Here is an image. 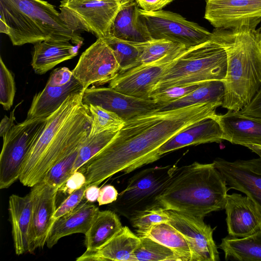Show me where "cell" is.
<instances>
[{"instance_id":"obj_1","label":"cell","mask_w":261,"mask_h":261,"mask_svg":"<svg viewBox=\"0 0 261 261\" xmlns=\"http://www.w3.org/2000/svg\"><path fill=\"white\" fill-rule=\"evenodd\" d=\"M220 103H202L168 111L155 110L125 121L113 140L79 170L86 185H98L120 171L147 165L156 150L188 126L216 114Z\"/></svg>"},{"instance_id":"obj_2","label":"cell","mask_w":261,"mask_h":261,"mask_svg":"<svg viewBox=\"0 0 261 261\" xmlns=\"http://www.w3.org/2000/svg\"><path fill=\"white\" fill-rule=\"evenodd\" d=\"M211 33L210 39L220 44L227 54L225 94L222 107L240 111L261 87V43L256 29L215 28Z\"/></svg>"},{"instance_id":"obj_3","label":"cell","mask_w":261,"mask_h":261,"mask_svg":"<svg viewBox=\"0 0 261 261\" xmlns=\"http://www.w3.org/2000/svg\"><path fill=\"white\" fill-rule=\"evenodd\" d=\"M228 188L214 163L178 167L158 198L160 207L204 218L225 208Z\"/></svg>"},{"instance_id":"obj_4","label":"cell","mask_w":261,"mask_h":261,"mask_svg":"<svg viewBox=\"0 0 261 261\" xmlns=\"http://www.w3.org/2000/svg\"><path fill=\"white\" fill-rule=\"evenodd\" d=\"M0 18L9 28L14 45L46 40L71 41L81 45L78 27L55 7L42 0H0Z\"/></svg>"},{"instance_id":"obj_5","label":"cell","mask_w":261,"mask_h":261,"mask_svg":"<svg viewBox=\"0 0 261 261\" xmlns=\"http://www.w3.org/2000/svg\"><path fill=\"white\" fill-rule=\"evenodd\" d=\"M227 65L225 49L210 39L186 49L175 59L156 84L152 93L177 85L224 81Z\"/></svg>"},{"instance_id":"obj_6","label":"cell","mask_w":261,"mask_h":261,"mask_svg":"<svg viewBox=\"0 0 261 261\" xmlns=\"http://www.w3.org/2000/svg\"><path fill=\"white\" fill-rule=\"evenodd\" d=\"M177 168L175 165L156 166L136 173L110 206L129 221L146 211L160 207L158 198Z\"/></svg>"},{"instance_id":"obj_7","label":"cell","mask_w":261,"mask_h":261,"mask_svg":"<svg viewBox=\"0 0 261 261\" xmlns=\"http://www.w3.org/2000/svg\"><path fill=\"white\" fill-rule=\"evenodd\" d=\"M47 118L25 119L14 125L2 137L0 155V188H9L19 179L24 160L45 127Z\"/></svg>"},{"instance_id":"obj_8","label":"cell","mask_w":261,"mask_h":261,"mask_svg":"<svg viewBox=\"0 0 261 261\" xmlns=\"http://www.w3.org/2000/svg\"><path fill=\"white\" fill-rule=\"evenodd\" d=\"M139 13L153 39H165L185 46H195L210 39L212 33L180 14L166 10Z\"/></svg>"},{"instance_id":"obj_9","label":"cell","mask_w":261,"mask_h":261,"mask_svg":"<svg viewBox=\"0 0 261 261\" xmlns=\"http://www.w3.org/2000/svg\"><path fill=\"white\" fill-rule=\"evenodd\" d=\"M120 70L112 50L102 39L98 38L82 54L72 72L85 90L91 85L110 83Z\"/></svg>"},{"instance_id":"obj_10","label":"cell","mask_w":261,"mask_h":261,"mask_svg":"<svg viewBox=\"0 0 261 261\" xmlns=\"http://www.w3.org/2000/svg\"><path fill=\"white\" fill-rule=\"evenodd\" d=\"M82 84L66 67L50 73L44 88L34 96L26 119L47 118L70 95L84 91Z\"/></svg>"},{"instance_id":"obj_11","label":"cell","mask_w":261,"mask_h":261,"mask_svg":"<svg viewBox=\"0 0 261 261\" xmlns=\"http://www.w3.org/2000/svg\"><path fill=\"white\" fill-rule=\"evenodd\" d=\"M204 17L216 29H256L261 21V0H206Z\"/></svg>"},{"instance_id":"obj_12","label":"cell","mask_w":261,"mask_h":261,"mask_svg":"<svg viewBox=\"0 0 261 261\" xmlns=\"http://www.w3.org/2000/svg\"><path fill=\"white\" fill-rule=\"evenodd\" d=\"M128 1L79 2L61 4L60 7L62 13L76 26L95 34L97 38H103L109 35L121 5Z\"/></svg>"},{"instance_id":"obj_13","label":"cell","mask_w":261,"mask_h":261,"mask_svg":"<svg viewBox=\"0 0 261 261\" xmlns=\"http://www.w3.org/2000/svg\"><path fill=\"white\" fill-rule=\"evenodd\" d=\"M169 223L187 240L191 252V261H219V252L213 239L214 228L201 218L167 210Z\"/></svg>"},{"instance_id":"obj_14","label":"cell","mask_w":261,"mask_h":261,"mask_svg":"<svg viewBox=\"0 0 261 261\" xmlns=\"http://www.w3.org/2000/svg\"><path fill=\"white\" fill-rule=\"evenodd\" d=\"M31 188L29 253L32 254L37 248H42L46 244L54 222L53 217L57 209L56 199L59 189L43 181Z\"/></svg>"},{"instance_id":"obj_15","label":"cell","mask_w":261,"mask_h":261,"mask_svg":"<svg viewBox=\"0 0 261 261\" xmlns=\"http://www.w3.org/2000/svg\"><path fill=\"white\" fill-rule=\"evenodd\" d=\"M84 104L99 106L117 114L126 121L136 116L158 110L161 103L153 99H144L132 96L110 87L88 88L85 90Z\"/></svg>"},{"instance_id":"obj_16","label":"cell","mask_w":261,"mask_h":261,"mask_svg":"<svg viewBox=\"0 0 261 261\" xmlns=\"http://www.w3.org/2000/svg\"><path fill=\"white\" fill-rule=\"evenodd\" d=\"M84 92L68 96L61 106L48 117L45 127L32 145L22 164L19 180L23 185L41 160L57 133L82 101Z\"/></svg>"},{"instance_id":"obj_17","label":"cell","mask_w":261,"mask_h":261,"mask_svg":"<svg viewBox=\"0 0 261 261\" xmlns=\"http://www.w3.org/2000/svg\"><path fill=\"white\" fill-rule=\"evenodd\" d=\"M213 163L227 185L245 194L261 211V157L233 162L217 158Z\"/></svg>"},{"instance_id":"obj_18","label":"cell","mask_w":261,"mask_h":261,"mask_svg":"<svg viewBox=\"0 0 261 261\" xmlns=\"http://www.w3.org/2000/svg\"><path fill=\"white\" fill-rule=\"evenodd\" d=\"M173 60L140 65L120 72L110 82L109 87L132 96L150 99L156 84Z\"/></svg>"},{"instance_id":"obj_19","label":"cell","mask_w":261,"mask_h":261,"mask_svg":"<svg viewBox=\"0 0 261 261\" xmlns=\"http://www.w3.org/2000/svg\"><path fill=\"white\" fill-rule=\"evenodd\" d=\"M224 209L229 236L244 238L261 231V211L248 196L227 194Z\"/></svg>"},{"instance_id":"obj_20","label":"cell","mask_w":261,"mask_h":261,"mask_svg":"<svg viewBox=\"0 0 261 261\" xmlns=\"http://www.w3.org/2000/svg\"><path fill=\"white\" fill-rule=\"evenodd\" d=\"M216 115L202 119L180 130L156 150L147 164L158 160L167 153L186 146L220 143L224 140Z\"/></svg>"},{"instance_id":"obj_21","label":"cell","mask_w":261,"mask_h":261,"mask_svg":"<svg viewBox=\"0 0 261 261\" xmlns=\"http://www.w3.org/2000/svg\"><path fill=\"white\" fill-rule=\"evenodd\" d=\"M224 140L245 146L261 157V118L240 111L216 115Z\"/></svg>"},{"instance_id":"obj_22","label":"cell","mask_w":261,"mask_h":261,"mask_svg":"<svg viewBox=\"0 0 261 261\" xmlns=\"http://www.w3.org/2000/svg\"><path fill=\"white\" fill-rule=\"evenodd\" d=\"M140 238L127 226L121 230L99 248L86 250L76 261H134L135 251Z\"/></svg>"},{"instance_id":"obj_23","label":"cell","mask_w":261,"mask_h":261,"mask_svg":"<svg viewBox=\"0 0 261 261\" xmlns=\"http://www.w3.org/2000/svg\"><path fill=\"white\" fill-rule=\"evenodd\" d=\"M99 208L94 204L81 202L70 212L56 220L49 231L46 245L49 248L62 238L74 233H84L90 228Z\"/></svg>"},{"instance_id":"obj_24","label":"cell","mask_w":261,"mask_h":261,"mask_svg":"<svg viewBox=\"0 0 261 261\" xmlns=\"http://www.w3.org/2000/svg\"><path fill=\"white\" fill-rule=\"evenodd\" d=\"M108 36L133 42H145L152 39L135 0L121 5L110 27Z\"/></svg>"},{"instance_id":"obj_25","label":"cell","mask_w":261,"mask_h":261,"mask_svg":"<svg viewBox=\"0 0 261 261\" xmlns=\"http://www.w3.org/2000/svg\"><path fill=\"white\" fill-rule=\"evenodd\" d=\"M9 212L15 253L20 255L29 252L32 201L30 193L24 196L11 195Z\"/></svg>"},{"instance_id":"obj_26","label":"cell","mask_w":261,"mask_h":261,"mask_svg":"<svg viewBox=\"0 0 261 261\" xmlns=\"http://www.w3.org/2000/svg\"><path fill=\"white\" fill-rule=\"evenodd\" d=\"M80 46H74L65 40L38 42L34 45L31 65L37 74H44L59 64L76 56Z\"/></svg>"},{"instance_id":"obj_27","label":"cell","mask_w":261,"mask_h":261,"mask_svg":"<svg viewBox=\"0 0 261 261\" xmlns=\"http://www.w3.org/2000/svg\"><path fill=\"white\" fill-rule=\"evenodd\" d=\"M117 215L111 210L99 211L85 234L87 250H96L107 243L122 228Z\"/></svg>"},{"instance_id":"obj_28","label":"cell","mask_w":261,"mask_h":261,"mask_svg":"<svg viewBox=\"0 0 261 261\" xmlns=\"http://www.w3.org/2000/svg\"><path fill=\"white\" fill-rule=\"evenodd\" d=\"M225 94L224 81H205L185 96L164 104L158 111L175 110L195 104L207 102L220 103L222 105Z\"/></svg>"},{"instance_id":"obj_29","label":"cell","mask_w":261,"mask_h":261,"mask_svg":"<svg viewBox=\"0 0 261 261\" xmlns=\"http://www.w3.org/2000/svg\"><path fill=\"white\" fill-rule=\"evenodd\" d=\"M219 248L226 260L261 261V231L244 238L228 235L222 239Z\"/></svg>"},{"instance_id":"obj_30","label":"cell","mask_w":261,"mask_h":261,"mask_svg":"<svg viewBox=\"0 0 261 261\" xmlns=\"http://www.w3.org/2000/svg\"><path fill=\"white\" fill-rule=\"evenodd\" d=\"M137 232L139 237L149 238L170 248L183 261H191V252L187 240L169 223L154 225L146 230H137Z\"/></svg>"},{"instance_id":"obj_31","label":"cell","mask_w":261,"mask_h":261,"mask_svg":"<svg viewBox=\"0 0 261 261\" xmlns=\"http://www.w3.org/2000/svg\"><path fill=\"white\" fill-rule=\"evenodd\" d=\"M137 45L140 56L137 66L169 62L187 49L182 45L165 39H152L138 42Z\"/></svg>"},{"instance_id":"obj_32","label":"cell","mask_w":261,"mask_h":261,"mask_svg":"<svg viewBox=\"0 0 261 261\" xmlns=\"http://www.w3.org/2000/svg\"><path fill=\"white\" fill-rule=\"evenodd\" d=\"M134 261H183L173 250L147 237H140Z\"/></svg>"},{"instance_id":"obj_33","label":"cell","mask_w":261,"mask_h":261,"mask_svg":"<svg viewBox=\"0 0 261 261\" xmlns=\"http://www.w3.org/2000/svg\"><path fill=\"white\" fill-rule=\"evenodd\" d=\"M101 39L112 50L120 66V72L137 66L140 56L138 42L127 41L111 36Z\"/></svg>"},{"instance_id":"obj_34","label":"cell","mask_w":261,"mask_h":261,"mask_svg":"<svg viewBox=\"0 0 261 261\" xmlns=\"http://www.w3.org/2000/svg\"><path fill=\"white\" fill-rule=\"evenodd\" d=\"M83 142L71 149L54 165L46 173L42 181L59 190L73 173L74 164Z\"/></svg>"},{"instance_id":"obj_35","label":"cell","mask_w":261,"mask_h":261,"mask_svg":"<svg viewBox=\"0 0 261 261\" xmlns=\"http://www.w3.org/2000/svg\"><path fill=\"white\" fill-rule=\"evenodd\" d=\"M118 131L108 130L91 137L89 136L80 147L73 172L78 170L107 146L115 138Z\"/></svg>"},{"instance_id":"obj_36","label":"cell","mask_w":261,"mask_h":261,"mask_svg":"<svg viewBox=\"0 0 261 261\" xmlns=\"http://www.w3.org/2000/svg\"><path fill=\"white\" fill-rule=\"evenodd\" d=\"M92 120L89 136L108 130H119L125 121L116 113L99 106L89 105Z\"/></svg>"},{"instance_id":"obj_37","label":"cell","mask_w":261,"mask_h":261,"mask_svg":"<svg viewBox=\"0 0 261 261\" xmlns=\"http://www.w3.org/2000/svg\"><path fill=\"white\" fill-rule=\"evenodd\" d=\"M15 92L16 87L14 76L1 57L0 103L4 110H9L12 106Z\"/></svg>"},{"instance_id":"obj_38","label":"cell","mask_w":261,"mask_h":261,"mask_svg":"<svg viewBox=\"0 0 261 261\" xmlns=\"http://www.w3.org/2000/svg\"><path fill=\"white\" fill-rule=\"evenodd\" d=\"M169 221L167 211L161 207H156L144 212L129 222L132 226L137 229V230L142 231L154 225L169 223Z\"/></svg>"},{"instance_id":"obj_39","label":"cell","mask_w":261,"mask_h":261,"mask_svg":"<svg viewBox=\"0 0 261 261\" xmlns=\"http://www.w3.org/2000/svg\"><path fill=\"white\" fill-rule=\"evenodd\" d=\"M196 83L170 87L153 93L150 99L162 103L175 101L188 95L199 87L203 83Z\"/></svg>"},{"instance_id":"obj_40","label":"cell","mask_w":261,"mask_h":261,"mask_svg":"<svg viewBox=\"0 0 261 261\" xmlns=\"http://www.w3.org/2000/svg\"><path fill=\"white\" fill-rule=\"evenodd\" d=\"M88 187L85 184L81 188L68 195V197L57 207L53 217L54 221L73 210L82 202L84 198L85 190Z\"/></svg>"},{"instance_id":"obj_41","label":"cell","mask_w":261,"mask_h":261,"mask_svg":"<svg viewBox=\"0 0 261 261\" xmlns=\"http://www.w3.org/2000/svg\"><path fill=\"white\" fill-rule=\"evenodd\" d=\"M86 184V178L84 174L80 170L72 173L65 183L59 191L68 195L81 188Z\"/></svg>"},{"instance_id":"obj_42","label":"cell","mask_w":261,"mask_h":261,"mask_svg":"<svg viewBox=\"0 0 261 261\" xmlns=\"http://www.w3.org/2000/svg\"><path fill=\"white\" fill-rule=\"evenodd\" d=\"M118 194L117 190L113 186L107 185L100 189L97 201L99 205L111 204L116 200Z\"/></svg>"},{"instance_id":"obj_43","label":"cell","mask_w":261,"mask_h":261,"mask_svg":"<svg viewBox=\"0 0 261 261\" xmlns=\"http://www.w3.org/2000/svg\"><path fill=\"white\" fill-rule=\"evenodd\" d=\"M240 112L246 115L261 118V87L251 101Z\"/></svg>"},{"instance_id":"obj_44","label":"cell","mask_w":261,"mask_h":261,"mask_svg":"<svg viewBox=\"0 0 261 261\" xmlns=\"http://www.w3.org/2000/svg\"><path fill=\"white\" fill-rule=\"evenodd\" d=\"M174 0H135L139 8L147 12L162 10Z\"/></svg>"},{"instance_id":"obj_45","label":"cell","mask_w":261,"mask_h":261,"mask_svg":"<svg viewBox=\"0 0 261 261\" xmlns=\"http://www.w3.org/2000/svg\"><path fill=\"white\" fill-rule=\"evenodd\" d=\"M14 110L15 109L13 112H11L10 117H8L7 116H5L2 119L0 124V135L1 137H3L5 134H6L14 125Z\"/></svg>"},{"instance_id":"obj_46","label":"cell","mask_w":261,"mask_h":261,"mask_svg":"<svg viewBox=\"0 0 261 261\" xmlns=\"http://www.w3.org/2000/svg\"><path fill=\"white\" fill-rule=\"evenodd\" d=\"M100 188L97 185H90L85 190L84 198L88 202H94L97 200Z\"/></svg>"},{"instance_id":"obj_47","label":"cell","mask_w":261,"mask_h":261,"mask_svg":"<svg viewBox=\"0 0 261 261\" xmlns=\"http://www.w3.org/2000/svg\"><path fill=\"white\" fill-rule=\"evenodd\" d=\"M107 1V2H123V1H128L130 0H62L61 2V4H67L73 2H85V1Z\"/></svg>"},{"instance_id":"obj_48","label":"cell","mask_w":261,"mask_h":261,"mask_svg":"<svg viewBox=\"0 0 261 261\" xmlns=\"http://www.w3.org/2000/svg\"><path fill=\"white\" fill-rule=\"evenodd\" d=\"M0 32L5 33L8 35L9 28L6 22L1 18H0Z\"/></svg>"},{"instance_id":"obj_49","label":"cell","mask_w":261,"mask_h":261,"mask_svg":"<svg viewBox=\"0 0 261 261\" xmlns=\"http://www.w3.org/2000/svg\"><path fill=\"white\" fill-rule=\"evenodd\" d=\"M256 31L261 43V25L258 29H256Z\"/></svg>"}]
</instances>
